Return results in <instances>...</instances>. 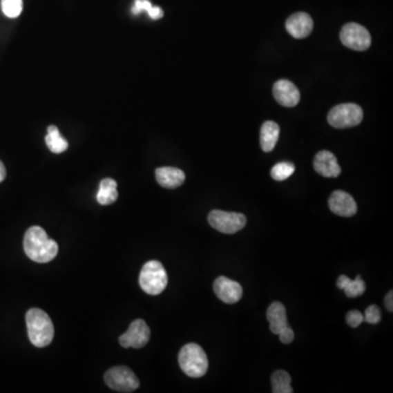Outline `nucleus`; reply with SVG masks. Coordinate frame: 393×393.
<instances>
[{
  "label": "nucleus",
  "instance_id": "nucleus-29",
  "mask_svg": "<svg viewBox=\"0 0 393 393\" xmlns=\"http://www.w3.org/2000/svg\"><path fill=\"white\" fill-rule=\"evenodd\" d=\"M385 308H387V309H388L389 311H391V313H392V311H393V292H392V291H390V292H389L388 294H387V296H385Z\"/></svg>",
  "mask_w": 393,
  "mask_h": 393
},
{
  "label": "nucleus",
  "instance_id": "nucleus-15",
  "mask_svg": "<svg viewBox=\"0 0 393 393\" xmlns=\"http://www.w3.org/2000/svg\"><path fill=\"white\" fill-rule=\"evenodd\" d=\"M155 178L162 187L174 189L185 182V173L176 167H160L155 171Z\"/></svg>",
  "mask_w": 393,
  "mask_h": 393
},
{
  "label": "nucleus",
  "instance_id": "nucleus-13",
  "mask_svg": "<svg viewBox=\"0 0 393 393\" xmlns=\"http://www.w3.org/2000/svg\"><path fill=\"white\" fill-rule=\"evenodd\" d=\"M314 169L323 178H336L341 174V167L338 165V160L330 151H320L316 154Z\"/></svg>",
  "mask_w": 393,
  "mask_h": 393
},
{
  "label": "nucleus",
  "instance_id": "nucleus-6",
  "mask_svg": "<svg viewBox=\"0 0 393 393\" xmlns=\"http://www.w3.org/2000/svg\"><path fill=\"white\" fill-rule=\"evenodd\" d=\"M209 224L223 234H235L245 227L246 216L236 212L213 210L208 216Z\"/></svg>",
  "mask_w": 393,
  "mask_h": 393
},
{
  "label": "nucleus",
  "instance_id": "nucleus-11",
  "mask_svg": "<svg viewBox=\"0 0 393 393\" xmlns=\"http://www.w3.org/2000/svg\"><path fill=\"white\" fill-rule=\"evenodd\" d=\"M329 208L336 215L349 218L356 214L357 204L349 193L343 191H336L329 198Z\"/></svg>",
  "mask_w": 393,
  "mask_h": 393
},
{
  "label": "nucleus",
  "instance_id": "nucleus-25",
  "mask_svg": "<svg viewBox=\"0 0 393 393\" xmlns=\"http://www.w3.org/2000/svg\"><path fill=\"white\" fill-rule=\"evenodd\" d=\"M347 323L351 328H357L364 321V316L358 310H351L347 314Z\"/></svg>",
  "mask_w": 393,
  "mask_h": 393
},
{
  "label": "nucleus",
  "instance_id": "nucleus-27",
  "mask_svg": "<svg viewBox=\"0 0 393 393\" xmlns=\"http://www.w3.org/2000/svg\"><path fill=\"white\" fill-rule=\"evenodd\" d=\"M280 340H281L282 343L289 344L294 341V331L291 327L287 326V328H284L279 334Z\"/></svg>",
  "mask_w": 393,
  "mask_h": 393
},
{
  "label": "nucleus",
  "instance_id": "nucleus-18",
  "mask_svg": "<svg viewBox=\"0 0 393 393\" xmlns=\"http://www.w3.org/2000/svg\"><path fill=\"white\" fill-rule=\"evenodd\" d=\"M336 285L338 289H343L345 295L351 298L361 296L364 294L365 289H366V285L361 276H357L355 280H351L347 276H341L336 281Z\"/></svg>",
  "mask_w": 393,
  "mask_h": 393
},
{
  "label": "nucleus",
  "instance_id": "nucleus-19",
  "mask_svg": "<svg viewBox=\"0 0 393 393\" xmlns=\"http://www.w3.org/2000/svg\"><path fill=\"white\" fill-rule=\"evenodd\" d=\"M117 182L112 178H105L99 184V193H97V202L102 206H108L117 200Z\"/></svg>",
  "mask_w": 393,
  "mask_h": 393
},
{
  "label": "nucleus",
  "instance_id": "nucleus-17",
  "mask_svg": "<svg viewBox=\"0 0 393 393\" xmlns=\"http://www.w3.org/2000/svg\"><path fill=\"white\" fill-rule=\"evenodd\" d=\"M280 127L274 122H266L260 131V146L265 152H271L276 148L279 140Z\"/></svg>",
  "mask_w": 393,
  "mask_h": 393
},
{
  "label": "nucleus",
  "instance_id": "nucleus-26",
  "mask_svg": "<svg viewBox=\"0 0 393 393\" xmlns=\"http://www.w3.org/2000/svg\"><path fill=\"white\" fill-rule=\"evenodd\" d=\"M152 3L148 1V0H135V6H133V15H139V13L142 12V11H146L152 8Z\"/></svg>",
  "mask_w": 393,
  "mask_h": 393
},
{
  "label": "nucleus",
  "instance_id": "nucleus-12",
  "mask_svg": "<svg viewBox=\"0 0 393 393\" xmlns=\"http://www.w3.org/2000/svg\"><path fill=\"white\" fill-rule=\"evenodd\" d=\"M274 95L282 106L294 107L300 103V93L297 86L289 80L276 81L274 86Z\"/></svg>",
  "mask_w": 393,
  "mask_h": 393
},
{
  "label": "nucleus",
  "instance_id": "nucleus-30",
  "mask_svg": "<svg viewBox=\"0 0 393 393\" xmlns=\"http://www.w3.org/2000/svg\"><path fill=\"white\" fill-rule=\"evenodd\" d=\"M6 178V167L3 162L0 161V182H3Z\"/></svg>",
  "mask_w": 393,
  "mask_h": 393
},
{
  "label": "nucleus",
  "instance_id": "nucleus-3",
  "mask_svg": "<svg viewBox=\"0 0 393 393\" xmlns=\"http://www.w3.org/2000/svg\"><path fill=\"white\" fill-rule=\"evenodd\" d=\"M178 363L182 372L191 378L202 377L208 372V356L198 344L189 343L182 347L178 354Z\"/></svg>",
  "mask_w": 393,
  "mask_h": 393
},
{
  "label": "nucleus",
  "instance_id": "nucleus-9",
  "mask_svg": "<svg viewBox=\"0 0 393 393\" xmlns=\"http://www.w3.org/2000/svg\"><path fill=\"white\" fill-rule=\"evenodd\" d=\"M150 336H151V331L146 321L137 319L131 323L127 332L120 336L119 343L125 349L128 347L141 349V347H146L150 341Z\"/></svg>",
  "mask_w": 393,
  "mask_h": 393
},
{
  "label": "nucleus",
  "instance_id": "nucleus-14",
  "mask_svg": "<svg viewBox=\"0 0 393 393\" xmlns=\"http://www.w3.org/2000/svg\"><path fill=\"white\" fill-rule=\"evenodd\" d=\"M285 26L295 39H305L313 31V19L306 12L294 13L287 19Z\"/></svg>",
  "mask_w": 393,
  "mask_h": 393
},
{
  "label": "nucleus",
  "instance_id": "nucleus-10",
  "mask_svg": "<svg viewBox=\"0 0 393 393\" xmlns=\"http://www.w3.org/2000/svg\"><path fill=\"white\" fill-rule=\"evenodd\" d=\"M214 293L223 303L235 304L240 302L242 296V287L238 282L233 281L227 276H219L214 281Z\"/></svg>",
  "mask_w": 393,
  "mask_h": 393
},
{
  "label": "nucleus",
  "instance_id": "nucleus-20",
  "mask_svg": "<svg viewBox=\"0 0 393 393\" xmlns=\"http://www.w3.org/2000/svg\"><path fill=\"white\" fill-rule=\"evenodd\" d=\"M45 142L52 153L59 154L65 152L68 148V142L65 138L60 135L59 131L56 126H50L47 129V135Z\"/></svg>",
  "mask_w": 393,
  "mask_h": 393
},
{
  "label": "nucleus",
  "instance_id": "nucleus-7",
  "mask_svg": "<svg viewBox=\"0 0 393 393\" xmlns=\"http://www.w3.org/2000/svg\"><path fill=\"white\" fill-rule=\"evenodd\" d=\"M104 381L111 389L119 392H133L140 385L138 377L126 366L111 368L105 374Z\"/></svg>",
  "mask_w": 393,
  "mask_h": 393
},
{
  "label": "nucleus",
  "instance_id": "nucleus-23",
  "mask_svg": "<svg viewBox=\"0 0 393 393\" xmlns=\"http://www.w3.org/2000/svg\"><path fill=\"white\" fill-rule=\"evenodd\" d=\"M1 9L6 17L18 18L23 9V3L22 0H1Z\"/></svg>",
  "mask_w": 393,
  "mask_h": 393
},
{
  "label": "nucleus",
  "instance_id": "nucleus-4",
  "mask_svg": "<svg viewBox=\"0 0 393 393\" xmlns=\"http://www.w3.org/2000/svg\"><path fill=\"white\" fill-rule=\"evenodd\" d=\"M167 282L166 270L160 261H148L141 269L139 284L146 294H161L166 289Z\"/></svg>",
  "mask_w": 393,
  "mask_h": 393
},
{
  "label": "nucleus",
  "instance_id": "nucleus-21",
  "mask_svg": "<svg viewBox=\"0 0 393 393\" xmlns=\"http://www.w3.org/2000/svg\"><path fill=\"white\" fill-rule=\"evenodd\" d=\"M272 391L274 393H292L291 385V376L285 370H276L271 378Z\"/></svg>",
  "mask_w": 393,
  "mask_h": 393
},
{
  "label": "nucleus",
  "instance_id": "nucleus-2",
  "mask_svg": "<svg viewBox=\"0 0 393 393\" xmlns=\"http://www.w3.org/2000/svg\"><path fill=\"white\" fill-rule=\"evenodd\" d=\"M26 321L30 341L34 347H45L52 343L54 326L44 310L32 308L26 313Z\"/></svg>",
  "mask_w": 393,
  "mask_h": 393
},
{
  "label": "nucleus",
  "instance_id": "nucleus-1",
  "mask_svg": "<svg viewBox=\"0 0 393 393\" xmlns=\"http://www.w3.org/2000/svg\"><path fill=\"white\" fill-rule=\"evenodd\" d=\"M24 251L31 260L46 263L58 253L57 242L50 240L42 227H32L26 231L23 240Z\"/></svg>",
  "mask_w": 393,
  "mask_h": 393
},
{
  "label": "nucleus",
  "instance_id": "nucleus-5",
  "mask_svg": "<svg viewBox=\"0 0 393 393\" xmlns=\"http://www.w3.org/2000/svg\"><path fill=\"white\" fill-rule=\"evenodd\" d=\"M364 113L362 107L357 104L338 105L329 112L328 122L332 127L343 129V128L355 127L362 123Z\"/></svg>",
  "mask_w": 393,
  "mask_h": 393
},
{
  "label": "nucleus",
  "instance_id": "nucleus-22",
  "mask_svg": "<svg viewBox=\"0 0 393 393\" xmlns=\"http://www.w3.org/2000/svg\"><path fill=\"white\" fill-rule=\"evenodd\" d=\"M295 172V166L291 162H280L271 169V178L278 182L287 180Z\"/></svg>",
  "mask_w": 393,
  "mask_h": 393
},
{
  "label": "nucleus",
  "instance_id": "nucleus-16",
  "mask_svg": "<svg viewBox=\"0 0 393 393\" xmlns=\"http://www.w3.org/2000/svg\"><path fill=\"white\" fill-rule=\"evenodd\" d=\"M267 319L270 323L272 334H279L284 328L289 326L287 323V309L280 302H274L267 310Z\"/></svg>",
  "mask_w": 393,
  "mask_h": 393
},
{
  "label": "nucleus",
  "instance_id": "nucleus-8",
  "mask_svg": "<svg viewBox=\"0 0 393 393\" xmlns=\"http://www.w3.org/2000/svg\"><path fill=\"white\" fill-rule=\"evenodd\" d=\"M342 44L351 50H366L372 44V37L366 28L357 23H347L340 33Z\"/></svg>",
  "mask_w": 393,
  "mask_h": 393
},
{
  "label": "nucleus",
  "instance_id": "nucleus-28",
  "mask_svg": "<svg viewBox=\"0 0 393 393\" xmlns=\"http://www.w3.org/2000/svg\"><path fill=\"white\" fill-rule=\"evenodd\" d=\"M148 17L153 19V20H159L162 17L164 16V12L162 10L160 7H155V6H152V8L148 10Z\"/></svg>",
  "mask_w": 393,
  "mask_h": 393
},
{
  "label": "nucleus",
  "instance_id": "nucleus-24",
  "mask_svg": "<svg viewBox=\"0 0 393 393\" xmlns=\"http://www.w3.org/2000/svg\"><path fill=\"white\" fill-rule=\"evenodd\" d=\"M381 320V311L376 305H370L367 309L365 310L364 321L372 323V325H377Z\"/></svg>",
  "mask_w": 393,
  "mask_h": 393
}]
</instances>
